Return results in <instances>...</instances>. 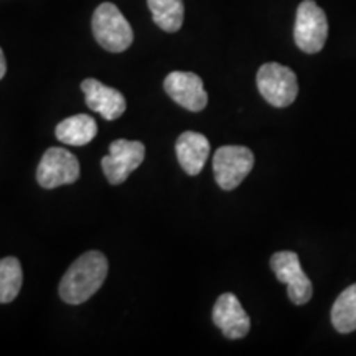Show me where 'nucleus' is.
I'll use <instances>...</instances> for the list:
<instances>
[{
  "instance_id": "f257e3e1",
  "label": "nucleus",
  "mask_w": 356,
  "mask_h": 356,
  "mask_svg": "<svg viewBox=\"0 0 356 356\" xmlns=\"http://www.w3.org/2000/svg\"><path fill=\"white\" fill-rule=\"evenodd\" d=\"M108 259L99 251H88L66 270L60 282V297L66 304L79 305L91 299L108 277Z\"/></svg>"
},
{
  "instance_id": "f03ea898",
  "label": "nucleus",
  "mask_w": 356,
  "mask_h": 356,
  "mask_svg": "<svg viewBox=\"0 0 356 356\" xmlns=\"http://www.w3.org/2000/svg\"><path fill=\"white\" fill-rule=\"evenodd\" d=\"M92 33L104 50L113 53L126 51L134 42L131 24L111 2L101 3L92 13Z\"/></svg>"
},
{
  "instance_id": "7ed1b4c3",
  "label": "nucleus",
  "mask_w": 356,
  "mask_h": 356,
  "mask_svg": "<svg viewBox=\"0 0 356 356\" xmlns=\"http://www.w3.org/2000/svg\"><path fill=\"white\" fill-rule=\"evenodd\" d=\"M257 88L262 97L274 108H287L299 95L296 73L279 63H266L257 71Z\"/></svg>"
},
{
  "instance_id": "20e7f679",
  "label": "nucleus",
  "mask_w": 356,
  "mask_h": 356,
  "mask_svg": "<svg viewBox=\"0 0 356 356\" xmlns=\"http://www.w3.org/2000/svg\"><path fill=\"white\" fill-rule=\"evenodd\" d=\"M328 37V22L325 12L314 0H304L297 8L293 40L305 53H318Z\"/></svg>"
},
{
  "instance_id": "39448f33",
  "label": "nucleus",
  "mask_w": 356,
  "mask_h": 356,
  "mask_svg": "<svg viewBox=\"0 0 356 356\" xmlns=\"http://www.w3.org/2000/svg\"><path fill=\"white\" fill-rule=\"evenodd\" d=\"M254 165V155L248 147L225 145L215 152L213 157V172L216 184L222 190L229 191L241 185Z\"/></svg>"
},
{
  "instance_id": "423d86ee",
  "label": "nucleus",
  "mask_w": 356,
  "mask_h": 356,
  "mask_svg": "<svg viewBox=\"0 0 356 356\" xmlns=\"http://www.w3.org/2000/svg\"><path fill=\"white\" fill-rule=\"evenodd\" d=\"M275 277L287 286L289 299L296 305H305L312 299L314 287L310 279L302 270L299 256L292 251H280L270 257Z\"/></svg>"
},
{
  "instance_id": "0eeeda50",
  "label": "nucleus",
  "mask_w": 356,
  "mask_h": 356,
  "mask_svg": "<svg viewBox=\"0 0 356 356\" xmlns=\"http://www.w3.org/2000/svg\"><path fill=\"white\" fill-rule=\"evenodd\" d=\"M145 147L139 140L119 139L109 145V154L101 160V167L109 184L119 185L144 162Z\"/></svg>"
},
{
  "instance_id": "6e6552de",
  "label": "nucleus",
  "mask_w": 356,
  "mask_h": 356,
  "mask_svg": "<svg viewBox=\"0 0 356 356\" xmlns=\"http://www.w3.org/2000/svg\"><path fill=\"white\" fill-rule=\"evenodd\" d=\"M79 178V162L73 154L60 147H51L43 154L37 168V181L51 190L61 185L74 184Z\"/></svg>"
},
{
  "instance_id": "1a4fd4ad",
  "label": "nucleus",
  "mask_w": 356,
  "mask_h": 356,
  "mask_svg": "<svg viewBox=\"0 0 356 356\" xmlns=\"http://www.w3.org/2000/svg\"><path fill=\"white\" fill-rule=\"evenodd\" d=\"M167 95L177 104L191 113H200L207 108L208 95L204 91L203 79L190 71H172L163 81Z\"/></svg>"
},
{
  "instance_id": "9d476101",
  "label": "nucleus",
  "mask_w": 356,
  "mask_h": 356,
  "mask_svg": "<svg viewBox=\"0 0 356 356\" xmlns=\"http://www.w3.org/2000/svg\"><path fill=\"white\" fill-rule=\"evenodd\" d=\"M213 323L229 340H239L249 333L251 318L234 293H222L213 307Z\"/></svg>"
},
{
  "instance_id": "9b49d317",
  "label": "nucleus",
  "mask_w": 356,
  "mask_h": 356,
  "mask_svg": "<svg viewBox=\"0 0 356 356\" xmlns=\"http://www.w3.org/2000/svg\"><path fill=\"white\" fill-rule=\"evenodd\" d=\"M88 108L101 114L106 121H115L126 111V97L118 89L106 86L97 79L88 78L81 83Z\"/></svg>"
},
{
  "instance_id": "f8f14e48",
  "label": "nucleus",
  "mask_w": 356,
  "mask_h": 356,
  "mask_svg": "<svg viewBox=\"0 0 356 356\" xmlns=\"http://www.w3.org/2000/svg\"><path fill=\"white\" fill-rule=\"evenodd\" d=\"M177 159L188 175L195 177L203 170L210 155V142L200 132H184L175 144Z\"/></svg>"
},
{
  "instance_id": "ddd939ff",
  "label": "nucleus",
  "mask_w": 356,
  "mask_h": 356,
  "mask_svg": "<svg viewBox=\"0 0 356 356\" xmlns=\"http://www.w3.org/2000/svg\"><path fill=\"white\" fill-rule=\"evenodd\" d=\"M56 139L68 145H86L96 137L97 124L91 115L78 114L71 115L56 126Z\"/></svg>"
},
{
  "instance_id": "4468645a",
  "label": "nucleus",
  "mask_w": 356,
  "mask_h": 356,
  "mask_svg": "<svg viewBox=\"0 0 356 356\" xmlns=\"http://www.w3.org/2000/svg\"><path fill=\"white\" fill-rule=\"evenodd\" d=\"M154 22L163 32L175 33L184 25V0H147Z\"/></svg>"
},
{
  "instance_id": "2eb2a0df",
  "label": "nucleus",
  "mask_w": 356,
  "mask_h": 356,
  "mask_svg": "<svg viewBox=\"0 0 356 356\" xmlns=\"http://www.w3.org/2000/svg\"><path fill=\"white\" fill-rule=\"evenodd\" d=\"M332 323L337 332L351 333L356 330V284L345 289L337 297L332 309Z\"/></svg>"
},
{
  "instance_id": "dca6fc26",
  "label": "nucleus",
  "mask_w": 356,
  "mask_h": 356,
  "mask_svg": "<svg viewBox=\"0 0 356 356\" xmlns=\"http://www.w3.org/2000/svg\"><path fill=\"white\" fill-rule=\"evenodd\" d=\"M24 273L17 257H3L0 259V304H10L19 296Z\"/></svg>"
},
{
  "instance_id": "f3484780",
  "label": "nucleus",
  "mask_w": 356,
  "mask_h": 356,
  "mask_svg": "<svg viewBox=\"0 0 356 356\" xmlns=\"http://www.w3.org/2000/svg\"><path fill=\"white\" fill-rule=\"evenodd\" d=\"M7 71V61H6V55H3L2 48H0V79L6 76Z\"/></svg>"
}]
</instances>
